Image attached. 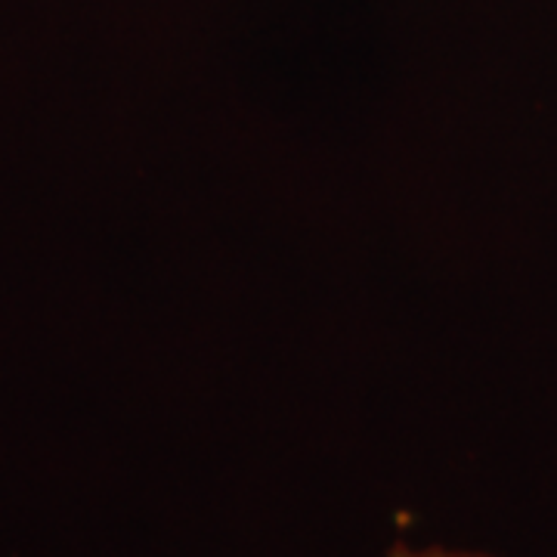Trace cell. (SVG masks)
<instances>
[{
    "instance_id": "6da1fadb",
    "label": "cell",
    "mask_w": 557,
    "mask_h": 557,
    "mask_svg": "<svg viewBox=\"0 0 557 557\" xmlns=\"http://www.w3.org/2000/svg\"><path fill=\"white\" fill-rule=\"evenodd\" d=\"M391 557H490L478 555V552H446V548H409V545H397Z\"/></svg>"
}]
</instances>
